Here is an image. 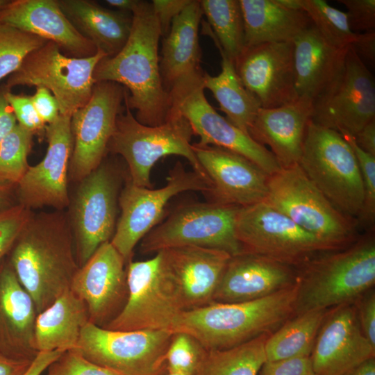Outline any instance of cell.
I'll use <instances>...</instances> for the list:
<instances>
[{
    "instance_id": "obj_36",
    "label": "cell",
    "mask_w": 375,
    "mask_h": 375,
    "mask_svg": "<svg viewBox=\"0 0 375 375\" xmlns=\"http://www.w3.org/2000/svg\"><path fill=\"white\" fill-rule=\"evenodd\" d=\"M270 334L220 350H207L195 375H258L266 361L265 345Z\"/></svg>"
},
{
    "instance_id": "obj_5",
    "label": "cell",
    "mask_w": 375,
    "mask_h": 375,
    "mask_svg": "<svg viewBox=\"0 0 375 375\" xmlns=\"http://www.w3.org/2000/svg\"><path fill=\"white\" fill-rule=\"evenodd\" d=\"M264 201L312 235L326 251L345 249L357 240V219L338 210L299 164L269 176Z\"/></svg>"
},
{
    "instance_id": "obj_28",
    "label": "cell",
    "mask_w": 375,
    "mask_h": 375,
    "mask_svg": "<svg viewBox=\"0 0 375 375\" xmlns=\"http://www.w3.org/2000/svg\"><path fill=\"white\" fill-rule=\"evenodd\" d=\"M292 43L297 96L308 98L313 103L329 89L342 72L349 47H332L312 24Z\"/></svg>"
},
{
    "instance_id": "obj_24",
    "label": "cell",
    "mask_w": 375,
    "mask_h": 375,
    "mask_svg": "<svg viewBox=\"0 0 375 375\" xmlns=\"http://www.w3.org/2000/svg\"><path fill=\"white\" fill-rule=\"evenodd\" d=\"M298 274V268L242 252L228 260L214 302L239 303L264 298L295 285Z\"/></svg>"
},
{
    "instance_id": "obj_43",
    "label": "cell",
    "mask_w": 375,
    "mask_h": 375,
    "mask_svg": "<svg viewBox=\"0 0 375 375\" xmlns=\"http://www.w3.org/2000/svg\"><path fill=\"white\" fill-rule=\"evenodd\" d=\"M47 375L120 374L88 360L74 351H68L48 368Z\"/></svg>"
},
{
    "instance_id": "obj_14",
    "label": "cell",
    "mask_w": 375,
    "mask_h": 375,
    "mask_svg": "<svg viewBox=\"0 0 375 375\" xmlns=\"http://www.w3.org/2000/svg\"><path fill=\"white\" fill-rule=\"evenodd\" d=\"M235 234L243 252L296 268L326 252L312 235L264 201L240 208Z\"/></svg>"
},
{
    "instance_id": "obj_40",
    "label": "cell",
    "mask_w": 375,
    "mask_h": 375,
    "mask_svg": "<svg viewBox=\"0 0 375 375\" xmlns=\"http://www.w3.org/2000/svg\"><path fill=\"white\" fill-rule=\"evenodd\" d=\"M207 350L191 335L173 332L165 356L166 370L195 375Z\"/></svg>"
},
{
    "instance_id": "obj_21",
    "label": "cell",
    "mask_w": 375,
    "mask_h": 375,
    "mask_svg": "<svg viewBox=\"0 0 375 375\" xmlns=\"http://www.w3.org/2000/svg\"><path fill=\"white\" fill-rule=\"evenodd\" d=\"M234 65L241 82L262 108H276L298 98L292 42L245 47Z\"/></svg>"
},
{
    "instance_id": "obj_30",
    "label": "cell",
    "mask_w": 375,
    "mask_h": 375,
    "mask_svg": "<svg viewBox=\"0 0 375 375\" xmlns=\"http://www.w3.org/2000/svg\"><path fill=\"white\" fill-rule=\"evenodd\" d=\"M242 13L245 47L263 43L292 42L312 25L302 10L281 5L278 0H239Z\"/></svg>"
},
{
    "instance_id": "obj_27",
    "label": "cell",
    "mask_w": 375,
    "mask_h": 375,
    "mask_svg": "<svg viewBox=\"0 0 375 375\" xmlns=\"http://www.w3.org/2000/svg\"><path fill=\"white\" fill-rule=\"evenodd\" d=\"M37 312L33 299L14 270L0 272V352L32 361L39 353L35 344Z\"/></svg>"
},
{
    "instance_id": "obj_29",
    "label": "cell",
    "mask_w": 375,
    "mask_h": 375,
    "mask_svg": "<svg viewBox=\"0 0 375 375\" xmlns=\"http://www.w3.org/2000/svg\"><path fill=\"white\" fill-rule=\"evenodd\" d=\"M203 15L200 1L191 3L172 21L163 37L160 56V72L169 93L178 81L202 72L199 30Z\"/></svg>"
},
{
    "instance_id": "obj_13",
    "label": "cell",
    "mask_w": 375,
    "mask_h": 375,
    "mask_svg": "<svg viewBox=\"0 0 375 375\" xmlns=\"http://www.w3.org/2000/svg\"><path fill=\"white\" fill-rule=\"evenodd\" d=\"M166 181L163 187L152 189L136 186L128 180L119 193L121 214L110 242L126 264L137 244L160 223L173 197L185 191L206 194L211 189L210 183L196 172L185 170L180 161L170 169Z\"/></svg>"
},
{
    "instance_id": "obj_39",
    "label": "cell",
    "mask_w": 375,
    "mask_h": 375,
    "mask_svg": "<svg viewBox=\"0 0 375 375\" xmlns=\"http://www.w3.org/2000/svg\"><path fill=\"white\" fill-rule=\"evenodd\" d=\"M47 42L33 34L0 24V81L17 71L30 53Z\"/></svg>"
},
{
    "instance_id": "obj_1",
    "label": "cell",
    "mask_w": 375,
    "mask_h": 375,
    "mask_svg": "<svg viewBox=\"0 0 375 375\" xmlns=\"http://www.w3.org/2000/svg\"><path fill=\"white\" fill-rule=\"evenodd\" d=\"M162 36L151 3L142 1L132 12L131 33L122 50L97 65L95 83L110 81L126 90L125 103L141 124L158 126L169 115L171 101L160 72L159 40Z\"/></svg>"
},
{
    "instance_id": "obj_4",
    "label": "cell",
    "mask_w": 375,
    "mask_h": 375,
    "mask_svg": "<svg viewBox=\"0 0 375 375\" xmlns=\"http://www.w3.org/2000/svg\"><path fill=\"white\" fill-rule=\"evenodd\" d=\"M298 273L295 315L353 303L375 283L374 228L345 249L318 254Z\"/></svg>"
},
{
    "instance_id": "obj_10",
    "label": "cell",
    "mask_w": 375,
    "mask_h": 375,
    "mask_svg": "<svg viewBox=\"0 0 375 375\" xmlns=\"http://www.w3.org/2000/svg\"><path fill=\"white\" fill-rule=\"evenodd\" d=\"M172 334L170 329L114 331L89 322L72 351L120 375H162Z\"/></svg>"
},
{
    "instance_id": "obj_2",
    "label": "cell",
    "mask_w": 375,
    "mask_h": 375,
    "mask_svg": "<svg viewBox=\"0 0 375 375\" xmlns=\"http://www.w3.org/2000/svg\"><path fill=\"white\" fill-rule=\"evenodd\" d=\"M11 263L37 314L69 290L79 266L67 215L33 213L13 245Z\"/></svg>"
},
{
    "instance_id": "obj_9",
    "label": "cell",
    "mask_w": 375,
    "mask_h": 375,
    "mask_svg": "<svg viewBox=\"0 0 375 375\" xmlns=\"http://www.w3.org/2000/svg\"><path fill=\"white\" fill-rule=\"evenodd\" d=\"M105 57L100 49L89 57H70L56 44L47 41L26 57L19 68L8 76L5 88H45L56 99L60 115L71 117L91 97L96 83L95 67Z\"/></svg>"
},
{
    "instance_id": "obj_54",
    "label": "cell",
    "mask_w": 375,
    "mask_h": 375,
    "mask_svg": "<svg viewBox=\"0 0 375 375\" xmlns=\"http://www.w3.org/2000/svg\"><path fill=\"white\" fill-rule=\"evenodd\" d=\"M31 362L13 358L0 352V375H23Z\"/></svg>"
},
{
    "instance_id": "obj_59",
    "label": "cell",
    "mask_w": 375,
    "mask_h": 375,
    "mask_svg": "<svg viewBox=\"0 0 375 375\" xmlns=\"http://www.w3.org/2000/svg\"><path fill=\"white\" fill-rule=\"evenodd\" d=\"M8 2V1H7V0H0V9H1L5 4H6Z\"/></svg>"
},
{
    "instance_id": "obj_47",
    "label": "cell",
    "mask_w": 375,
    "mask_h": 375,
    "mask_svg": "<svg viewBox=\"0 0 375 375\" xmlns=\"http://www.w3.org/2000/svg\"><path fill=\"white\" fill-rule=\"evenodd\" d=\"M353 305L363 334L375 347V292L374 288L356 299Z\"/></svg>"
},
{
    "instance_id": "obj_32",
    "label": "cell",
    "mask_w": 375,
    "mask_h": 375,
    "mask_svg": "<svg viewBox=\"0 0 375 375\" xmlns=\"http://www.w3.org/2000/svg\"><path fill=\"white\" fill-rule=\"evenodd\" d=\"M65 16L106 57L118 53L131 33L132 17L107 9L93 1L58 0Z\"/></svg>"
},
{
    "instance_id": "obj_49",
    "label": "cell",
    "mask_w": 375,
    "mask_h": 375,
    "mask_svg": "<svg viewBox=\"0 0 375 375\" xmlns=\"http://www.w3.org/2000/svg\"><path fill=\"white\" fill-rule=\"evenodd\" d=\"M31 98L38 115L45 124L53 122L60 115L58 101L48 89L36 88Z\"/></svg>"
},
{
    "instance_id": "obj_46",
    "label": "cell",
    "mask_w": 375,
    "mask_h": 375,
    "mask_svg": "<svg viewBox=\"0 0 375 375\" xmlns=\"http://www.w3.org/2000/svg\"><path fill=\"white\" fill-rule=\"evenodd\" d=\"M258 375H316L310 356L266 360Z\"/></svg>"
},
{
    "instance_id": "obj_57",
    "label": "cell",
    "mask_w": 375,
    "mask_h": 375,
    "mask_svg": "<svg viewBox=\"0 0 375 375\" xmlns=\"http://www.w3.org/2000/svg\"><path fill=\"white\" fill-rule=\"evenodd\" d=\"M12 186L10 184L0 183V208L8 201Z\"/></svg>"
},
{
    "instance_id": "obj_18",
    "label": "cell",
    "mask_w": 375,
    "mask_h": 375,
    "mask_svg": "<svg viewBox=\"0 0 375 375\" xmlns=\"http://www.w3.org/2000/svg\"><path fill=\"white\" fill-rule=\"evenodd\" d=\"M47 149L44 158L29 166L17 183L19 204L31 210L51 207L61 211L69 205L68 176L73 148L71 117L60 115L46 125Z\"/></svg>"
},
{
    "instance_id": "obj_53",
    "label": "cell",
    "mask_w": 375,
    "mask_h": 375,
    "mask_svg": "<svg viewBox=\"0 0 375 375\" xmlns=\"http://www.w3.org/2000/svg\"><path fill=\"white\" fill-rule=\"evenodd\" d=\"M353 138L359 147L375 156V119L365 124Z\"/></svg>"
},
{
    "instance_id": "obj_51",
    "label": "cell",
    "mask_w": 375,
    "mask_h": 375,
    "mask_svg": "<svg viewBox=\"0 0 375 375\" xmlns=\"http://www.w3.org/2000/svg\"><path fill=\"white\" fill-rule=\"evenodd\" d=\"M5 88L0 90V144L15 128L17 121L4 95Z\"/></svg>"
},
{
    "instance_id": "obj_16",
    "label": "cell",
    "mask_w": 375,
    "mask_h": 375,
    "mask_svg": "<svg viewBox=\"0 0 375 375\" xmlns=\"http://www.w3.org/2000/svg\"><path fill=\"white\" fill-rule=\"evenodd\" d=\"M126 90L102 81L94 84L85 105L71 116L73 148L69 174L80 182L103 161L118 115L124 110Z\"/></svg>"
},
{
    "instance_id": "obj_3",
    "label": "cell",
    "mask_w": 375,
    "mask_h": 375,
    "mask_svg": "<svg viewBox=\"0 0 375 375\" xmlns=\"http://www.w3.org/2000/svg\"><path fill=\"white\" fill-rule=\"evenodd\" d=\"M297 283L259 299L213 302L181 312L170 330L195 338L206 350L231 348L264 334H272L295 315Z\"/></svg>"
},
{
    "instance_id": "obj_8",
    "label": "cell",
    "mask_w": 375,
    "mask_h": 375,
    "mask_svg": "<svg viewBox=\"0 0 375 375\" xmlns=\"http://www.w3.org/2000/svg\"><path fill=\"white\" fill-rule=\"evenodd\" d=\"M240 208L209 201L181 205L145 235L140 251L146 254L195 246L238 255L243 252L235 234Z\"/></svg>"
},
{
    "instance_id": "obj_35",
    "label": "cell",
    "mask_w": 375,
    "mask_h": 375,
    "mask_svg": "<svg viewBox=\"0 0 375 375\" xmlns=\"http://www.w3.org/2000/svg\"><path fill=\"white\" fill-rule=\"evenodd\" d=\"M203 33L210 37L217 49L235 61L244 44L242 13L239 0H201Z\"/></svg>"
},
{
    "instance_id": "obj_7",
    "label": "cell",
    "mask_w": 375,
    "mask_h": 375,
    "mask_svg": "<svg viewBox=\"0 0 375 375\" xmlns=\"http://www.w3.org/2000/svg\"><path fill=\"white\" fill-rule=\"evenodd\" d=\"M299 165L338 210L357 219L364 200L362 176L352 148L339 132L310 119Z\"/></svg>"
},
{
    "instance_id": "obj_25",
    "label": "cell",
    "mask_w": 375,
    "mask_h": 375,
    "mask_svg": "<svg viewBox=\"0 0 375 375\" xmlns=\"http://www.w3.org/2000/svg\"><path fill=\"white\" fill-rule=\"evenodd\" d=\"M0 24L53 42L70 57L85 58L97 52L94 44L65 16L58 0L8 1L0 9Z\"/></svg>"
},
{
    "instance_id": "obj_20",
    "label": "cell",
    "mask_w": 375,
    "mask_h": 375,
    "mask_svg": "<svg viewBox=\"0 0 375 375\" xmlns=\"http://www.w3.org/2000/svg\"><path fill=\"white\" fill-rule=\"evenodd\" d=\"M192 147L210 183L209 201L245 207L265 201L269 175L252 161L216 146Z\"/></svg>"
},
{
    "instance_id": "obj_41",
    "label": "cell",
    "mask_w": 375,
    "mask_h": 375,
    "mask_svg": "<svg viewBox=\"0 0 375 375\" xmlns=\"http://www.w3.org/2000/svg\"><path fill=\"white\" fill-rule=\"evenodd\" d=\"M340 134L353 151L362 180L364 200L357 218L358 226L373 229L375 221V156L359 147L353 135L345 133Z\"/></svg>"
},
{
    "instance_id": "obj_6",
    "label": "cell",
    "mask_w": 375,
    "mask_h": 375,
    "mask_svg": "<svg viewBox=\"0 0 375 375\" xmlns=\"http://www.w3.org/2000/svg\"><path fill=\"white\" fill-rule=\"evenodd\" d=\"M124 103V110L117 117L108 152L124 158L128 165V180L132 184L151 188L152 167L160 158L170 155L185 158L193 171L210 183L192 149L193 131L181 115L170 108L163 124L147 126L138 122L125 101Z\"/></svg>"
},
{
    "instance_id": "obj_38",
    "label": "cell",
    "mask_w": 375,
    "mask_h": 375,
    "mask_svg": "<svg viewBox=\"0 0 375 375\" xmlns=\"http://www.w3.org/2000/svg\"><path fill=\"white\" fill-rule=\"evenodd\" d=\"M34 135L19 124L0 144V183L17 185L30 166Z\"/></svg>"
},
{
    "instance_id": "obj_31",
    "label": "cell",
    "mask_w": 375,
    "mask_h": 375,
    "mask_svg": "<svg viewBox=\"0 0 375 375\" xmlns=\"http://www.w3.org/2000/svg\"><path fill=\"white\" fill-rule=\"evenodd\" d=\"M90 322L84 301L70 289L38 313L35 323V344L38 352L76 349L81 331Z\"/></svg>"
},
{
    "instance_id": "obj_37",
    "label": "cell",
    "mask_w": 375,
    "mask_h": 375,
    "mask_svg": "<svg viewBox=\"0 0 375 375\" xmlns=\"http://www.w3.org/2000/svg\"><path fill=\"white\" fill-rule=\"evenodd\" d=\"M299 9L310 18L324 40L338 49L351 46L356 39L347 12L330 6L324 0H297Z\"/></svg>"
},
{
    "instance_id": "obj_12",
    "label": "cell",
    "mask_w": 375,
    "mask_h": 375,
    "mask_svg": "<svg viewBox=\"0 0 375 375\" xmlns=\"http://www.w3.org/2000/svg\"><path fill=\"white\" fill-rule=\"evenodd\" d=\"M204 71L180 80L171 88V108L189 123L199 144L212 145L237 153L252 161L268 175L281 167L271 151L256 142L208 101L203 85Z\"/></svg>"
},
{
    "instance_id": "obj_19",
    "label": "cell",
    "mask_w": 375,
    "mask_h": 375,
    "mask_svg": "<svg viewBox=\"0 0 375 375\" xmlns=\"http://www.w3.org/2000/svg\"><path fill=\"white\" fill-rule=\"evenodd\" d=\"M70 290L84 301L94 324L103 327L120 312L128 296L126 262L110 242L79 267Z\"/></svg>"
},
{
    "instance_id": "obj_55",
    "label": "cell",
    "mask_w": 375,
    "mask_h": 375,
    "mask_svg": "<svg viewBox=\"0 0 375 375\" xmlns=\"http://www.w3.org/2000/svg\"><path fill=\"white\" fill-rule=\"evenodd\" d=\"M342 375H375V358H372Z\"/></svg>"
},
{
    "instance_id": "obj_33",
    "label": "cell",
    "mask_w": 375,
    "mask_h": 375,
    "mask_svg": "<svg viewBox=\"0 0 375 375\" xmlns=\"http://www.w3.org/2000/svg\"><path fill=\"white\" fill-rule=\"evenodd\" d=\"M222 58L221 72L210 76L203 72V85L209 90L219 105V110L233 125L248 133L258 110L262 108L258 99L241 82L234 61L218 49ZM249 134V133H248Z\"/></svg>"
},
{
    "instance_id": "obj_58",
    "label": "cell",
    "mask_w": 375,
    "mask_h": 375,
    "mask_svg": "<svg viewBox=\"0 0 375 375\" xmlns=\"http://www.w3.org/2000/svg\"><path fill=\"white\" fill-rule=\"evenodd\" d=\"M162 375H185V374L166 370L165 372Z\"/></svg>"
},
{
    "instance_id": "obj_34",
    "label": "cell",
    "mask_w": 375,
    "mask_h": 375,
    "mask_svg": "<svg viewBox=\"0 0 375 375\" xmlns=\"http://www.w3.org/2000/svg\"><path fill=\"white\" fill-rule=\"evenodd\" d=\"M330 309L306 311L287 320L267 339L266 360L310 356L319 331Z\"/></svg>"
},
{
    "instance_id": "obj_52",
    "label": "cell",
    "mask_w": 375,
    "mask_h": 375,
    "mask_svg": "<svg viewBox=\"0 0 375 375\" xmlns=\"http://www.w3.org/2000/svg\"><path fill=\"white\" fill-rule=\"evenodd\" d=\"M64 353L60 351L39 352L23 375H41Z\"/></svg>"
},
{
    "instance_id": "obj_11",
    "label": "cell",
    "mask_w": 375,
    "mask_h": 375,
    "mask_svg": "<svg viewBox=\"0 0 375 375\" xmlns=\"http://www.w3.org/2000/svg\"><path fill=\"white\" fill-rule=\"evenodd\" d=\"M128 296L120 312L103 328L114 331L170 329L183 312L176 288L161 251L126 264Z\"/></svg>"
},
{
    "instance_id": "obj_44",
    "label": "cell",
    "mask_w": 375,
    "mask_h": 375,
    "mask_svg": "<svg viewBox=\"0 0 375 375\" xmlns=\"http://www.w3.org/2000/svg\"><path fill=\"white\" fill-rule=\"evenodd\" d=\"M4 88L5 97L13 110L17 124L33 135L44 134L46 124L38 115L31 96L15 94Z\"/></svg>"
},
{
    "instance_id": "obj_42",
    "label": "cell",
    "mask_w": 375,
    "mask_h": 375,
    "mask_svg": "<svg viewBox=\"0 0 375 375\" xmlns=\"http://www.w3.org/2000/svg\"><path fill=\"white\" fill-rule=\"evenodd\" d=\"M32 214L19 203L0 211V259L13 247Z\"/></svg>"
},
{
    "instance_id": "obj_23",
    "label": "cell",
    "mask_w": 375,
    "mask_h": 375,
    "mask_svg": "<svg viewBox=\"0 0 375 375\" xmlns=\"http://www.w3.org/2000/svg\"><path fill=\"white\" fill-rule=\"evenodd\" d=\"M183 311L214 302V294L231 256L224 251L185 246L160 251Z\"/></svg>"
},
{
    "instance_id": "obj_15",
    "label": "cell",
    "mask_w": 375,
    "mask_h": 375,
    "mask_svg": "<svg viewBox=\"0 0 375 375\" xmlns=\"http://www.w3.org/2000/svg\"><path fill=\"white\" fill-rule=\"evenodd\" d=\"M119 185L115 167L103 161L79 182L67 215L79 267L113 236Z\"/></svg>"
},
{
    "instance_id": "obj_50",
    "label": "cell",
    "mask_w": 375,
    "mask_h": 375,
    "mask_svg": "<svg viewBox=\"0 0 375 375\" xmlns=\"http://www.w3.org/2000/svg\"><path fill=\"white\" fill-rule=\"evenodd\" d=\"M356 39L351 45L362 60L372 64L375 61V30L357 33Z\"/></svg>"
},
{
    "instance_id": "obj_22",
    "label": "cell",
    "mask_w": 375,
    "mask_h": 375,
    "mask_svg": "<svg viewBox=\"0 0 375 375\" xmlns=\"http://www.w3.org/2000/svg\"><path fill=\"white\" fill-rule=\"evenodd\" d=\"M372 358L375 347L363 334L353 303L331 308L310 355L315 374L342 375Z\"/></svg>"
},
{
    "instance_id": "obj_48",
    "label": "cell",
    "mask_w": 375,
    "mask_h": 375,
    "mask_svg": "<svg viewBox=\"0 0 375 375\" xmlns=\"http://www.w3.org/2000/svg\"><path fill=\"white\" fill-rule=\"evenodd\" d=\"M192 0H153V12L159 23L162 36L168 33L173 19L179 15Z\"/></svg>"
},
{
    "instance_id": "obj_26",
    "label": "cell",
    "mask_w": 375,
    "mask_h": 375,
    "mask_svg": "<svg viewBox=\"0 0 375 375\" xmlns=\"http://www.w3.org/2000/svg\"><path fill=\"white\" fill-rule=\"evenodd\" d=\"M312 112V101L301 97L276 108H261L248 133L258 144L269 147L281 167L299 164Z\"/></svg>"
},
{
    "instance_id": "obj_56",
    "label": "cell",
    "mask_w": 375,
    "mask_h": 375,
    "mask_svg": "<svg viewBox=\"0 0 375 375\" xmlns=\"http://www.w3.org/2000/svg\"><path fill=\"white\" fill-rule=\"evenodd\" d=\"M139 0H106V2L120 10L133 12L141 3Z\"/></svg>"
},
{
    "instance_id": "obj_45",
    "label": "cell",
    "mask_w": 375,
    "mask_h": 375,
    "mask_svg": "<svg viewBox=\"0 0 375 375\" xmlns=\"http://www.w3.org/2000/svg\"><path fill=\"white\" fill-rule=\"evenodd\" d=\"M347 9L351 30L369 31L375 28V0H338Z\"/></svg>"
},
{
    "instance_id": "obj_17",
    "label": "cell",
    "mask_w": 375,
    "mask_h": 375,
    "mask_svg": "<svg viewBox=\"0 0 375 375\" xmlns=\"http://www.w3.org/2000/svg\"><path fill=\"white\" fill-rule=\"evenodd\" d=\"M312 106L311 120L340 133L354 136L375 119L374 78L351 46L342 72Z\"/></svg>"
}]
</instances>
